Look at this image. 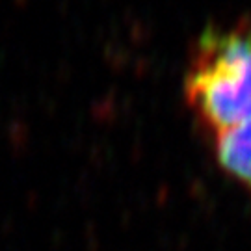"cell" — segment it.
Instances as JSON below:
<instances>
[{
    "instance_id": "cell-2",
    "label": "cell",
    "mask_w": 251,
    "mask_h": 251,
    "mask_svg": "<svg viewBox=\"0 0 251 251\" xmlns=\"http://www.w3.org/2000/svg\"><path fill=\"white\" fill-rule=\"evenodd\" d=\"M216 156L231 177L251 190V119L216 134Z\"/></svg>"
},
{
    "instance_id": "cell-1",
    "label": "cell",
    "mask_w": 251,
    "mask_h": 251,
    "mask_svg": "<svg viewBox=\"0 0 251 251\" xmlns=\"http://www.w3.org/2000/svg\"><path fill=\"white\" fill-rule=\"evenodd\" d=\"M186 99L218 132L251 119V26L214 30L201 37L186 82Z\"/></svg>"
}]
</instances>
